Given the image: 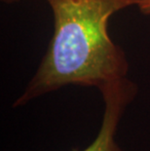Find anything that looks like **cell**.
<instances>
[{
	"label": "cell",
	"mask_w": 150,
	"mask_h": 151,
	"mask_svg": "<svg viewBox=\"0 0 150 151\" xmlns=\"http://www.w3.org/2000/svg\"><path fill=\"white\" fill-rule=\"evenodd\" d=\"M54 31L39 66L13 107L74 85L95 87L128 77L125 51L108 33L114 14L142 0H46Z\"/></svg>",
	"instance_id": "6da1fadb"
},
{
	"label": "cell",
	"mask_w": 150,
	"mask_h": 151,
	"mask_svg": "<svg viewBox=\"0 0 150 151\" xmlns=\"http://www.w3.org/2000/svg\"><path fill=\"white\" fill-rule=\"evenodd\" d=\"M100 92L104 104L103 121L95 139L82 151H125L116 140L117 129L127 107L138 96L139 87L124 77L103 85Z\"/></svg>",
	"instance_id": "7a4b0ae2"
},
{
	"label": "cell",
	"mask_w": 150,
	"mask_h": 151,
	"mask_svg": "<svg viewBox=\"0 0 150 151\" xmlns=\"http://www.w3.org/2000/svg\"><path fill=\"white\" fill-rule=\"evenodd\" d=\"M138 8L141 12V14L146 16L150 15V0H142L139 4Z\"/></svg>",
	"instance_id": "3957f363"
},
{
	"label": "cell",
	"mask_w": 150,
	"mask_h": 151,
	"mask_svg": "<svg viewBox=\"0 0 150 151\" xmlns=\"http://www.w3.org/2000/svg\"><path fill=\"white\" fill-rule=\"evenodd\" d=\"M1 1L5 2V3H14V2L19 1V0H1Z\"/></svg>",
	"instance_id": "277c9868"
}]
</instances>
